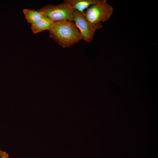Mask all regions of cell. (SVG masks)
<instances>
[{"mask_svg":"<svg viewBox=\"0 0 158 158\" xmlns=\"http://www.w3.org/2000/svg\"><path fill=\"white\" fill-rule=\"evenodd\" d=\"M49 31V37L63 48L69 47L83 40L80 31L73 21L54 23Z\"/></svg>","mask_w":158,"mask_h":158,"instance_id":"cell-1","label":"cell"},{"mask_svg":"<svg viewBox=\"0 0 158 158\" xmlns=\"http://www.w3.org/2000/svg\"><path fill=\"white\" fill-rule=\"evenodd\" d=\"M63 2L56 5H48L38 10L54 23L68 20L73 21L74 10L70 4Z\"/></svg>","mask_w":158,"mask_h":158,"instance_id":"cell-2","label":"cell"},{"mask_svg":"<svg viewBox=\"0 0 158 158\" xmlns=\"http://www.w3.org/2000/svg\"><path fill=\"white\" fill-rule=\"evenodd\" d=\"M114 11L112 6L106 0L92 5L85 11V18L89 22L97 24L101 22L107 21Z\"/></svg>","mask_w":158,"mask_h":158,"instance_id":"cell-3","label":"cell"},{"mask_svg":"<svg viewBox=\"0 0 158 158\" xmlns=\"http://www.w3.org/2000/svg\"><path fill=\"white\" fill-rule=\"evenodd\" d=\"M73 22L78 29L83 40L87 42H91L96 31L102 28L101 23L93 24L88 22L85 18L84 13L74 10Z\"/></svg>","mask_w":158,"mask_h":158,"instance_id":"cell-4","label":"cell"},{"mask_svg":"<svg viewBox=\"0 0 158 158\" xmlns=\"http://www.w3.org/2000/svg\"><path fill=\"white\" fill-rule=\"evenodd\" d=\"M102 0H65L63 1L71 5L74 10L85 13V10L91 5L99 3Z\"/></svg>","mask_w":158,"mask_h":158,"instance_id":"cell-5","label":"cell"},{"mask_svg":"<svg viewBox=\"0 0 158 158\" xmlns=\"http://www.w3.org/2000/svg\"><path fill=\"white\" fill-rule=\"evenodd\" d=\"M54 23L50 19L44 16L36 23L32 24L31 29L34 33L36 34L49 29Z\"/></svg>","mask_w":158,"mask_h":158,"instance_id":"cell-6","label":"cell"},{"mask_svg":"<svg viewBox=\"0 0 158 158\" xmlns=\"http://www.w3.org/2000/svg\"><path fill=\"white\" fill-rule=\"evenodd\" d=\"M23 13L28 23L33 24L42 18L44 16L38 10L24 9Z\"/></svg>","mask_w":158,"mask_h":158,"instance_id":"cell-7","label":"cell"},{"mask_svg":"<svg viewBox=\"0 0 158 158\" xmlns=\"http://www.w3.org/2000/svg\"><path fill=\"white\" fill-rule=\"evenodd\" d=\"M0 154L1 158H9L8 154L4 151L1 150Z\"/></svg>","mask_w":158,"mask_h":158,"instance_id":"cell-8","label":"cell"},{"mask_svg":"<svg viewBox=\"0 0 158 158\" xmlns=\"http://www.w3.org/2000/svg\"><path fill=\"white\" fill-rule=\"evenodd\" d=\"M0 158H1V155H0Z\"/></svg>","mask_w":158,"mask_h":158,"instance_id":"cell-9","label":"cell"}]
</instances>
